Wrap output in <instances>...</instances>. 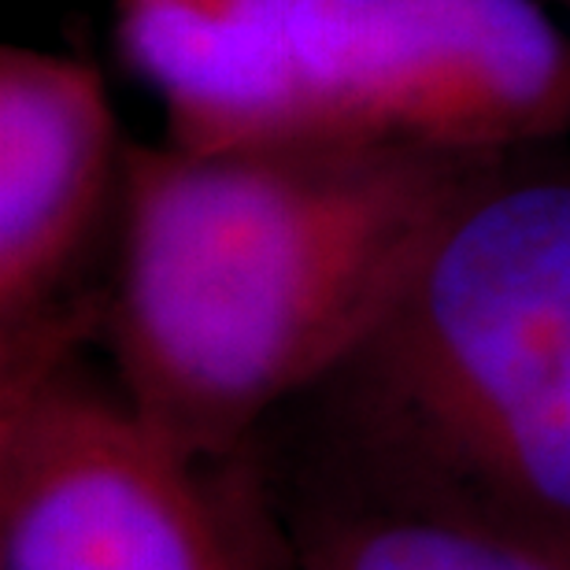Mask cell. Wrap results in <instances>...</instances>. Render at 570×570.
Segmentation results:
<instances>
[{
    "label": "cell",
    "instance_id": "1",
    "mask_svg": "<svg viewBox=\"0 0 570 570\" xmlns=\"http://www.w3.org/2000/svg\"><path fill=\"white\" fill-rule=\"evenodd\" d=\"M474 164L323 134L130 141L97 326L116 385L181 449L242 455L371 337Z\"/></svg>",
    "mask_w": 570,
    "mask_h": 570
},
{
    "label": "cell",
    "instance_id": "2",
    "mask_svg": "<svg viewBox=\"0 0 570 570\" xmlns=\"http://www.w3.org/2000/svg\"><path fill=\"white\" fill-rule=\"evenodd\" d=\"M318 390L348 489L570 556V141L474 164L390 312Z\"/></svg>",
    "mask_w": 570,
    "mask_h": 570
},
{
    "label": "cell",
    "instance_id": "3",
    "mask_svg": "<svg viewBox=\"0 0 570 570\" xmlns=\"http://www.w3.org/2000/svg\"><path fill=\"white\" fill-rule=\"evenodd\" d=\"M256 474L208 460L78 363L0 367V570H289Z\"/></svg>",
    "mask_w": 570,
    "mask_h": 570
},
{
    "label": "cell",
    "instance_id": "4",
    "mask_svg": "<svg viewBox=\"0 0 570 570\" xmlns=\"http://www.w3.org/2000/svg\"><path fill=\"white\" fill-rule=\"evenodd\" d=\"M301 130L493 159L570 141V30L541 0H293Z\"/></svg>",
    "mask_w": 570,
    "mask_h": 570
},
{
    "label": "cell",
    "instance_id": "5",
    "mask_svg": "<svg viewBox=\"0 0 570 570\" xmlns=\"http://www.w3.org/2000/svg\"><path fill=\"white\" fill-rule=\"evenodd\" d=\"M130 141L78 56L0 49V367L82 345L105 301L89 267L119 237Z\"/></svg>",
    "mask_w": 570,
    "mask_h": 570
},
{
    "label": "cell",
    "instance_id": "6",
    "mask_svg": "<svg viewBox=\"0 0 570 570\" xmlns=\"http://www.w3.org/2000/svg\"><path fill=\"white\" fill-rule=\"evenodd\" d=\"M293 0H116L122 67L159 100L178 148L304 138Z\"/></svg>",
    "mask_w": 570,
    "mask_h": 570
},
{
    "label": "cell",
    "instance_id": "7",
    "mask_svg": "<svg viewBox=\"0 0 570 570\" xmlns=\"http://www.w3.org/2000/svg\"><path fill=\"white\" fill-rule=\"evenodd\" d=\"M289 570H570V556L497 522L348 489L304 522Z\"/></svg>",
    "mask_w": 570,
    "mask_h": 570
},
{
    "label": "cell",
    "instance_id": "8",
    "mask_svg": "<svg viewBox=\"0 0 570 570\" xmlns=\"http://www.w3.org/2000/svg\"><path fill=\"white\" fill-rule=\"evenodd\" d=\"M556 4H560V8L567 11V16H570V0H556Z\"/></svg>",
    "mask_w": 570,
    "mask_h": 570
}]
</instances>
